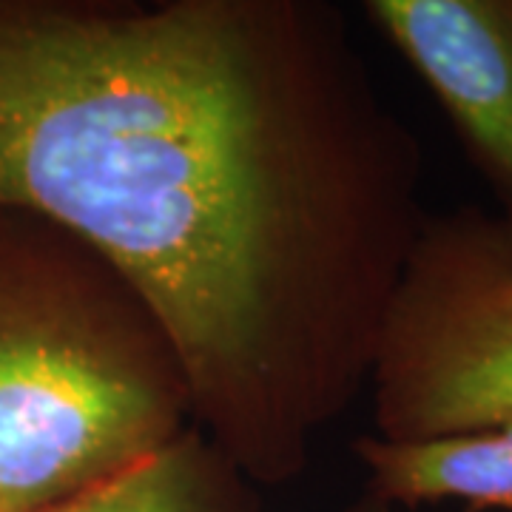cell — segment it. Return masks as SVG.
<instances>
[{
  "mask_svg": "<svg viewBox=\"0 0 512 512\" xmlns=\"http://www.w3.org/2000/svg\"><path fill=\"white\" fill-rule=\"evenodd\" d=\"M367 393L379 439L512 421V228L461 205L427 214L376 342Z\"/></svg>",
  "mask_w": 512,
  "mask_h": 512,
  "instance_id": "3",
  "label": "cell"
},
{
  "mask_svg": "<svg viewBox=\"0 0 512 512\" xmlns=\"http://www.w3.org/2000/svg\"><path fill=\"white\" fill-rule=\"evenodd\" d=\"M424 157L328 0H0V211L109 259L279 487L367 393Z\"/></svg>",
  "mask_w": 512,
  "mask_h": 512,
  "instance_id": "1",
  "label": "cell"
},
{
  "mask_svg": "<svg viewBox=\"0 0 512 512\" xmlns=\"http://www.w3.org/2000/svg\"><path fill=\"white\" fill-rule=\"evenodd\" d=\"M251 481L200 427L43 512H254Z\"/></svg>",
  "mask_w": 512,
  "mask_h": 512,
  "instance_id": "6",
  "label": "cell"
},
{
  "mask_svg": "<svg viewBox=\"0 0 512 512\" xmlns=\"http://www.w3.org/2000/svg\"><path fill=\"white\" fill-rule=\"evenodd\" d=\"M194 424L180 353L106 256L0 211V512H43Z\"/></svg>",
  "mask_w": 512,
  "mask_h": 512,
  "instance_id": "2",
  "label": "cell"
},
{
  "mask_svg": "<svg viewBox=\"0 0 512 512\" xmlns=\"http://www.w3.org/2000/svg\"><path fill=\"white\" fill-rule=\"evenodd\" d=\"M348 512H399L393 510V507H387V504H382V501H376V498H370V495H365L359 504H353Z\"/></svg>",
  "mask_w": 512,
  "mask_h": 512,
  "instance_id": "7",
  "label": "cell"
},
{
  "mask_svg": "<svg viewBox=\"0 0 512 512\" xmlns=\"http://www.w3.org/2000/svg\"><path fill=\"white\" fill-rule=\"evenodd\" d=\"M362 15L436 97L512 228V0H365Z\"/></svg>",
  "mask_w": 512,
  "mask_h": 512,
  "instance_id": "4",
  "label": "cell"
},
{
  "mask_svg": "<svg viewBox=\"0 0 512 512\" xmlns=\"http://www.w3.org/2000/svg\"><path fill=\"white\" fill-rule=\"evenodd\" d=\"M367 495L393 510L461 501L464 512H512V421L421 441L359 436Z\"/></svg>",
  "mask_w": 512,
  "mask_h": 512,
  "instance_id": "5",
  "label": "cell"
}]
</instances>
